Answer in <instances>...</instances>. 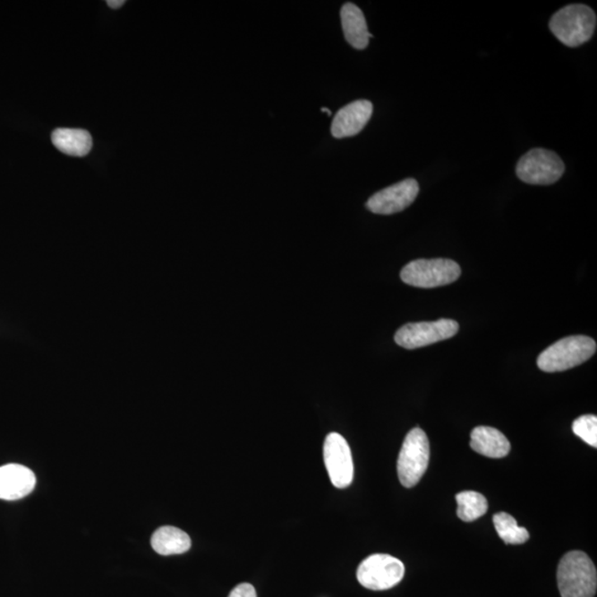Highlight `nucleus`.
<instances>
[{
  "instance_id": "21",
  "label": "nucleus",
  "mask_w": 597,
  "mask_h": 597,
  "mask_svg": "<svg viewBox=\"0 0 597 597\" xmlns=\"http://www.w3.org/2000/svg\"><path fill=\"white\" fill-rule=\"evenodd\" d=\"M107 6H109L112 9H119L124 4H125L124 0H109V2L107 3Z\"/></svg>"
},
{
  "instance_id": "2",
  "label": "nucleus",
  "mask_w": 597,
  "mask_h": 597,
  "mask_svg": "<svg viewBox=\"0 0 597 597\" xmlns=\"http://www.w3.org/2000/svg\"><path fill=\"white\" fill-rule=\"evenodd\" d=\"M549 27L563 45L576 48L593 37L596 13L586 4H568L554 13Z\"/></svg>"
},
{
  "instance_id": "15",
  "label": "nucleus",
  "mask_w": 597,
  "mask_h": 597,
  "mask_svg": "<svg viewBox=\"0 0 597 597\" xmlns=\"http://www.w3.org/2000/svg\"><path fill=\"white\" fill-rule=\"evenodd\" d=\"M155 552L161 556H176L188 551L192 547V540L185 531L175 526L166 525L158 528L150 539Z\"/></svg>"
},
{
  "instance_id": "17",
  "label": "nucleus",
  "mask_w": 597,
  "mask_h": 597,
  "mask_svg": "<svg viewBox=\"0 0 597 597\" xmlns=\"http://www.w3.org/2000/svg\"><path fill=\"white\" fill-rule=\"evenodd\" d=\"M457 501V516L465 523L473 521L485 516L488 511V501L485 496L476 491H463L456 496Z\"/></svg>"
},
{
  "instance_id": "18",
  "label": "nucleus",
  "mask_w": 597,
  "mask_h": 597,
  "mask_svg": "<svg viewBox=\"0 0 597 597\" xmlns=\"http://www.w3.org/2000/svg\"><path fill=\"white\" fill-rule=\"evenodd\" d=\"M493 525L498 535L506 544H523L530 538L528 530L519 526L514 516L507 512L493 516Z\"/></svg>"
},
{
  "instance_id": "7",
  "label": "nucleus",
  "mask_w": 597,
  "mask_h": 597,
  "mask_svg": "<svg viewBox=\"0 0 597 597\" xmlns=\"http://www.w3.org/2000/svg\"><path fill=\"white\" fill-rule=\"evenodd\" d=\"M405 576L401 560L388 554H372L357 567L356 577L362 586L372 591H385L397 586Z\"/></svg>"
},
{
  "instance_id": "9",
  "label": "nucleus",
  "mask_w": 597,
  "mask_h": 597,
  "mask_svg": "<svg viewBox=\"0 0 597 597\" xmlns=\"http://www.w3.org/2000/svg\"><path fill=\"white\" fill-rule=\"evenodd\" d=\"M323 457L332 485L338 489L349 487L354 478V464L345 437L337 432L328 434L324 440Z\"/></svg>"
},
{
  "instance_id": "4",
  "label": "nucleus",
  "mask_w": 597,
  "mask_h": 597,
  "mask_svg": "<svg viewBox=\"0 0 597 597\" xmlns=\"http://www.w3.org/2000/svg\"><path fill=\"white\" fill-rule=\"evenodd\" d=\"M431 446L429 437L421 429L408 432L397 459L399 482L406 488H413L420 482L429 467Z\"/></svg>"
},
{
  "instance_id": "14",
  "label": "nucleus",
  "mask_w": 597,
  "mask_h": 597,
  "mask_svg": "<svg viewBox=\"0 0 597 597\" xmlns=\"http://www.w3.org/2000/svg\"><path fill=\"white\" fill-rule=\"evenodd\" d=\"M343 32L347 42L357 50H363L369 46L370 34L363 12L356 4L346 3L341 9Z\"/></svg>"
},
{
  "instance_id": "3",
  "label": "nucleus",
  "mask_w": 597,
  "mask_h": 597,
  "mask_svg": "<svg viewBox=\"0 0 597 597\" xmlns=\"http://www.w3.org/2000/svg\"><path fill=\"white\" fill-rule=\"evenodd\" d=\"M596 352V342L585 336L562 338L538 357L539 369L547 373L563 372L585 363Z\"/></svg>"
},
{
  "instance_id": "16",
  "label": "nucleus",
  "mask_w": 597,
  "mask_h": 597,
  "mask_svg": "<svg viewBox=\"0 0 597 597\" xmlns=\"http://www.w3.org/2000/svg\"><path fill=\"white\" fill-rule=\"evenodd\" d=\"M56 149L70 155L82 158L92 149V138L89 132L80 129H56L51 135Z\"/></svg>"
},
{
  "instance_id": "6",
  "label": "nucleus",
  "mask_w": 597,
  "mask_h": 597,
  "mask_svg": "<svg viewBox=\"0 0 597 597\" xmlns=\"http://www.w3.org/2000/svg\"><path fill=\"white\" fill-rule=\"evenodd\" d=\"M566 166L552 150L533 149L525 154L516 164V175L531 185H551L560 180Z\"/></svg>"
},
{
  "instance_id": "12",
  "label": "nucleus",
  "mask_w": 597,
  "mask_h": 597,
  "mask_svg": "<svg viewBox=\"0 0 597 597\" xmlns=\"http://www.w3.org/2000/svg\"><path fill=\"white\" fill-rule=\"evenodd\" d=\"M36 476L30 468L18 464L0 467V499L15 501L34 491Z\"/></svg>"
},
{
  "instance_id": "19",
  "label": "nucleus",
  "mask_w": 597,
  "mask_h": 597,
  "mask_svg": "<svg viewBox=\"0 0 597 597\" xmlns=\"http://www.w3.org/2000/svg\"><path fill=\"white\" fill-rule=\"evenodd\" d=\"M573 432L592 448H597V417L583 415L573 422Z\"/></svg>"
},
{
  "instance_id": "8",
  "label": "nucleus",
  "mask_w": 597,
  "mask_h": 597,
  "mask_svg": "<svg viewBox=\"0 0 597 597\" xmlns=\"http://www.w3.org/2000/svg\"><path fill=\"white\" fill-rule=\"evenodd\" d=\"M459 324L455 320L440 319L434 322L407 323L395 335V342L407 350L435 345L457 335Z\"/></svg>"
},
{
  "instance_id": "1",
  "label": "nucleus",
  "mask_w": 597,
  "mask_h": 597,
  "mask_svg": "<svg viewBox=\"0 0 597 597\" xmlns=\"http://www.w3.org/2000/svg\"><path fill=\"white\" fill-rule=\"evenodd\" d=\"M557 579L562 597H594L596 594V567L584 552L567 553L559 564Z\"/></svg>"
},
{
  "instance_id": "10",
  "label": "nucleus",
  "mask_w": 597,
  "mask_h": 597,
  "mask_svg": "<svg viewBox=\"0 0 597 597\" xmlns=\"http://www.w3.org/2000/svg\"><path fill=\"white\" fill-rule=\"evenodd\" d=\"M420 192V185L414 178H407L376 192L366 203L374 214L392 215L410 207Z\"/></svg>"
},
{
  "instance_id": "5",
  "label": "nucleus",
  "mask_w": 597,
  "mask_h": 597,
  "mask_svg": "<svg viewBox=\"0 0 597 597\" xmlns=\"http://www.w3.org/2000/svg\"><path fill=\"white\" fill-rule=\"evenodd\" d=\"M462 275L457 262L450 260H418L408 263L401 271L406 285L431 289L453 284Z\"/></svg>"
},
{
  "instance_id": "13",
  "label": "nucleus",
  "mask_w": 597,
  "mask_h": 597,
  "mask_svg": "<svg viewBox=\"0 0 597 597\" xmlns=\"http://www.w3.org/2000/svg\"><path fill=\"white\" fill-rule=\"evenodd\" d=\"M470 448L489 458H504L510 453L511 445L500 431L488 426L476 427L470 436Z\"/></svg>"
},
{
  "instance_id": "11",
  "label": "nucleus",
  "mask_w": 597,
  "mask_h": 597,
  "mask_svg": "<svg viewBox=\"0 0 597 597\" xmlns=\"http://www.w3.org/2000/svg\"><path fill=\"white\" fill-rule=\"evenodd\" d=\"M373 115L372 102L357 100L342 107L333 119L331 133L336 139L351 138L359 134Z\"/></svg>"
},
{
  "instance_id": "22",
  "label": "nucleus",
  "mask_w": 597,
  "mask_h": 597,
  "mask_svg": "<svg viewBox=\"0 0 597 597\" xmlns=\"http://www.w3.org/2000/svg\"><path fill=\"white\" fill-rule=\"evenodd\" d=\"M321 111L323 113H327L328 115H330V116L332 115V112L330 110L327 109V107H322Z\"/></svg>"
},
{
  "instance_id": "20",
  "label": "nucleus",
  "mask_w": 597,
  "mask_h": 597,
  "mask_svg": "<svg viewBox=\"0 0 597 597\" xmlns=\"http://www.w3.org/2000/svg\"><path fill=\"white\" fill-rule=\"evenodd\" d=\"M228 597H257L255 587L249 583H242L230 592Z\"/></svg>"
}]
</instances>
